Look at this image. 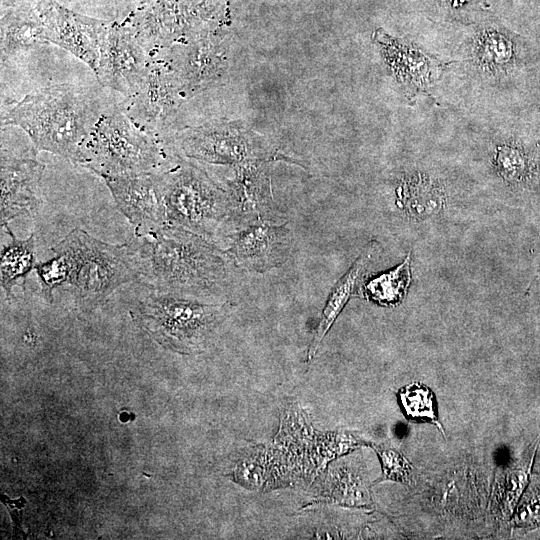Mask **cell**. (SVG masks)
Returning a JSON list of instances; mask_svg holds the SVG:
<instances>
[{
  "label": "cell",
  "instance_id": "obj_1",
  "mask_svg": "<svg viewBox=\"0 0 540 540\" xmlns=\"http://www.w3.org/2000/svg\"><path fill=\"white\" fill-rule=\"evenodd\" d=\"M139 281L151 290L203 300L223 296L233 264L214 242L164 225L129 243Z\"/></svg>",
  "mask_w": 540,
  "mask_h": 540
},
{
  "label": "cell",
  "instance_id": "obj_2",
  "mask_svg": "<svg viewBox=\"0 0 540 540\" xmlns=\"http://www.w3.org/2000/svg\"><path fill=\"white\" fill-rule=\"evenodd\" d=\"M102 113L82 88L65 83L30 92L2 114L1 122L22 128L36 151L79 165L83 147Z\"/></svg>",
  "mask_w": 540,
  "mask_h": 540
},
{
  "label": "cell",
  "instance_id": "obj_3",
  "mask_svg": "<svg viewBox=\"0 0 540 540\" xmlns=\"http://www.w3.org/2000/svg\"><path fill=\"white\" fill-rule=\"evenodd\" d=\"M234 309L229 301L210 303L151 290L130 313L163 348L191 355L207 348L216 329Z\"/></svg>",
  "mask_w": 540,
  "mask_h": 540
},
{
  "label": "cell",
  "instance_id": "obj_4",
  "mask_svg": "<svg viewBox=\"0 0 540 540\" xmlns=\"http://www.w3.org/2000/svg\"><path fill=\"white\" fill-rule=\"evenodd\" d=\"M166 224L200 235L220 247L229 234L230 201L196 165L183 159L156 172Z\"/></svg>",
  "mask_w": 540,
  "mask_h": 540
},
{
  "label": "cell",
  "instance_id": "obj_5",
  "mask_svg": "<svg viewBox=\"0 0 540 540\" xmlns=\"http://www.w3.org/2000/svg\"><path fill=\"white\" fill-rule=\"evenodd\" d=\"M167 162L168 155L156 135L117 108L101 114L79 165L105 178L160 172Z\"/></svg>",
  "mask_w": 540,
  "mask_h": 540
},
{
  "label": "cell",
  "instance_id": "obj_6",
  "mask_svg": "<svg viewBox=\"0 0 540 540\" xmlns=\"http://www.w3.org/2000/svg\"><path fill=\"white\" fill-rule=\"evenodd\" d=\"M223 0H144L123 21L151 57L222 28Z\"/></svg>",
  "mask_w": 540,
  "mask_h": 540
},
{
  "label": "cell",
  "instance_id": "obj_7",
  "mask_svg": "<svg viewBox=\"0 0 540 540\" xmlns=\"http://www.w3.org/2000/svg\"><path fill=\"white\" fill-rule=\"evenodd\" d=\"M51 250L69 257L68 285L84 301L101 302L122 285L139 281L128 244L107 243L74 228Z\"/></svg>",
  "mask_w": 540,
  "mask_h": 540
},
{
  "label": "cell",
  "instance_id": "obj_8",
  "mask_svg": "<svg viewBox=\"0 0 540 540\" xmlns=\"http://www.w3.org/2000/svg\"><path fill=\"white\" fill-rule=\"evenodd\" d=\"M177 143L186 157L215 165L235 167L277 157V150L264 137L236 121L188 127L179 133Z\"/></svg>",
  "mask_w": 540,
  "mask_h": 540
},
{
  "label": "cell",
  "instance_id": "obj_9",
  "mask_svg": "<svg viewBox=\"0 0 540 540\" xmlns=\"http://www.w3.org/2000/svg\"><path fill=\"white\" fill-rule=\"evenodd\" d=\"M229 42L222 29L169 48L163 58L174 71L185 99L218 83L229 65Z\"/></svg>",
  "mask_w": 540,
  "mask_h": 540
},
{
  "label": "cell",
  "instance_id": "obj_10",
  "mask_svg": "<svg viewBox=\"0 0 540 540\" xmlns=\"http://www.w3.org/2000/svg\"><path fill=\"white\" fill-rule=\"evenodd\" d=\"M120 108L137 126L155 134L173 119L185 97L164 59L152 58L137 91Z\"/></svg>",
  "mask_w": 540,
  "mask_h": 540
},
{
  "label": "cell",
  "instance_id": "obj_11",
  "mask_svg": "<svg viewBox=\"0 0 540 540\" xmlns=\"http://www.w3.org/2000/svg\"><path fill=\"white\" fill-rule=\"evenodd\" d=\"M269 162L234 167L235 173L225 188L230 201L229 234L261 222L284 223L273 199Z\"/></svg>",
  "mask_w": 540,
  "mask_h": 540
},
{
  "label": "cell",
  "instance_id": "obj_12",
  "mask_svg": "<svg viewBox=\"0 0 540 540\" xmlns=\"http://www.w3.org/2000/svg\"><path fill=\"white\" fill-rule=\"evenodd\" d=\"M293 242L292 231L286 222H261L228 234L223 240V250L237 267L264 273L288 260Z\"/></svg>",
  "mask_w": 540,
  "mask_h": 540
},
{
  "label": "cell",
  "instance_id": "obj_13",
  "mask_svg": "<svg viewBox=\"0 0 540 540\" xmlns=\"http://www.w3.org/2000/svg\"><path fill=\"white\" fill-rule=\"evenodd\" d=\"M152 58L124 22H112L95 75L103 86L129 97L142 83Z\"/></svg>",
  "mask_w": 540,
  "mask_h": 540
},
{
  "label": "cell",
  "instance_id": "obj_14",
  "mask_svg": "<svg viewBox=\"0 0 540 540\" xmlns=\"http://www.w3.org/2000/svg\"><path fill=\"white\" fill-rule=\"evenodd\" d=\"M48 44H55L87 64L95 73L112 22L79 14L56 1L39 10Z\"/></svg>",
  "mask_w": 540,
  "mask_h": 540
},
{
  "label": "cell",
  "instance_id": "obj_15",
  "mask_svg": "<svg viewBox=\"0 0 540 540\" xmlns=\"http://www.w3.org/2000/svg\"><path fill=\"white\" fill-rule=\"evenodd\" d=\"M119 211L133 226L135 237L166 225L155 173L103 178Z\"/></svg>",
  "mask_w": 540,
  "mask_h": 540
},
{
  "label": "cell",
  "instance_id": "obj_16",
  "mask_svg": "<svg viewBox=\"0 0 540 540\" xmlns=\"http://www.w3.org/2000/svg\"><path fill=\"white\" fill-rule=\"evenodd\" d=\"M45 166L1 150V227L17 217H35L42 206L40 182Z\"/></svg>",
  "mask_w": 540,
  "mask_h": 540
},
{
  "label": "cell",
  "instance_id": "obj_17",
  "mask_svg": "<svg viewBox=\"0 0 540 540\" xmlns=\"http://www.w3.org/2000/svg\"><path fill=\"white\" fill-rule=\"evenodd\" d=\"M374 41L397 82L411 92L426 91L438 78L441 64L413 43L379 29Z\"/></svg>",
  "mask_w": 540,
  "mask_h": 540
},
{
  "label": "cell",
  "instance_id": "obj_18",
  "mask_svg": "<svg viewBox=\"0 0 540 540\" xmlns=\"http://www.w3.org/2000/svg\"><path fill=\"white\" fill-rule=\"evenodd\" d=\"M518 41L512 33L495 23L481 24L473 34L470 60L485 76L500 79L519 66Z\"/></svg>",
  "mask_w": 540,
  "mask_h": 540
},
{
  "label": "cell",
  "instance_id": "obj_19",
  "mask_svg": "<svg viewBox=\"0 0 540 540\" xmlns=\"http://www.w3.org/2000/svg\"><path fill=\"white\" fill-rule=\"evenodd\" d=\"M1 58L48 44L42 16L35 3L1 8Z\"/></svg>",
  "mask_w": 540,
  "mask_h": 540
},
{
  "label": "cell",
  "instance_id": "obj_20",
  "mask_svg": "<svg viewBox=\"0 0 540 540\" xmlns=\"http://www.w3.org/2000/svg\"><path fill=\"white\" fill-rule=\"evenodd\" d=\"M377 252V242L371 241L368 243L359 253L349 269L331 289L317 324L313 340L308 349V361H311L317 354L322 340L355 292L359 281L370 266L371 261L374 259Z\"/></svg>",
  "mask_w": 540,
  "mask_h": 540
},
{
  "label": "cell",
  "instance_id": "obj_21",
  "mask_svg": "<svg viewBox=\"0 0 540 540\" xmlns=\"http://www.w3.org/2000/svg\"><path fill=\"white\" fill-rule=\"evenodd\" d=\"M396 195L398 207L415 218H427L438 213L445 202L442 186L420 173L405 176Z\"/></svg>",
  "mask_w": 540,
  "mask_h": 540
},
{
  "label": "cell",
  "instance_id": "obj_22",
  "mask_svg": "<svg viewBox=\"0 0 540 540\" xmlns=\"http://www.w3.org/2000/svg\"><path fill=\"white\" fill-rule=\"evenodd\" d=\"M11 237L8 244L2 245L0 255V283L6 298L13 295V288L25 281L29 273L35 269V238L32 233L24 240L18 239L9 228L4 227Z\"/></svg>",
  "mask_w": 540,
  "mask_h": 540
},
{
  "label": "cell",
  "instance_id": "obj_23",
  "mask_svg": "<svg viewBox=\"0 0 540 540\" xmlns=\"http://www.w3.org/2000/svg\"><path fill=\"white\" fill-rule=\"evenodd\" d=\"M492 160L496 173L511 185H527L537 177L538 162L535 155L516 140L496 143Z\"/></svg>",
  "mask_w": 540,
  "mask_h": 540
},
{
  "label": "cell",
  "instance_id": "obj_24",
  "mask_svg": "<svg viewBox=\"0 0 540 540\" xmlns=\"http://www.w3.org/2000/svg\"><path fill=\"white\" fill-rule=\"evenodd\" d=\"M397 398L401 411L408 420L434 424L444 433L435 394L428 386L420 382L410 383L398 390Z\"/></svg>",
  "mask_w": 540,
  "mask_h": 540
},
{
  "label": "cell",
  "instance_id": "obj_25",
  "mask_svg": "<svg viewBox=\"0 0 540 540\" xmlns=\"http://www.w3.org/2000/svg\"><path fill=\"white\" fill-rule=\"evenodd\" d=\"M410 282V256L391 271L370 280L364 287L366 296L384 306L398 304L407 292Z\"/></svg>",
  "mask_w": 540,
  "mask_h": 540
},
{
  "label": "cell",
  "instance_id": "obj_26",
  "mask_svg": "<svg viewBox=\"0 0 540 540\" xmlns=\"http://www.w3.org/2000/svg\"><path fill=\"white\" fill-rule=\"evenodd\" d=\"M51 251L54 256L46 261L37 262L34 269L39 278L42 292L49 301H53L54 290L68 285L71 273V263L67 254L60 250Z\"/></svg>",
  "mask_w": 540,
  "mask_h": 540
},
{
  "label": "cell",
  "instance_id": "obj_27",
  "mask_svg": "<svg viewBox=\"0 0 540 540\" xmlns=\"http://www.w3.org/2000/svg\"><path fill=\"white\" fill-rule=\"evenodd\" d=\"M425 12L438 18L469 20L481 15L482 0H413Z\"/></svg>",
  "mask_w": 540,
  "mask_h": 540
},
{
  "label": "cell",
  "instance_id": "obj_28",
  "mask_svg": "<svg viewBox=\"0 0 540 540\" xmlns=\"http://www.w3.org/2000/svg\"><path fill=\"white\" fill-rule=\"evenodd\" d=\"M382 464L383 478L401 483H409L413 467L399 451L392 447L373 445Z\"/></svg>",
  "mask_w": 540,
  "mask_h": 540
},
{
  "label": "cell",
  "instance_id": "obj_29",
  "mask_svg": "<svg viewBox=\"0 0 540 540\" xmlns=\"http://www.w3.org/2000/svg\"><path fill=\"white\" fill-rule=\"evenodd\" d=\"M528 471L529 469L514 470L507 479L506 505L509 510L513 509L519 495L527 483Z\"/></svg>",
  "mask_w": 540,
  "mask_h": 540
},
{
  "label": "cell",
  "instance_id": "obj_30",
  "mask_svg": "<svg viewBox=\"0 0 540 540\" xmlns=\"http://www.w3.org/2000/svg\"><path fill=\"white\" fill-rule=\"evenodd\" d=\"M23 2H31L36 4V0H1V8L8 7Z\"/></svg>",
  "mask_w": 540,
  "mask_h": 540
},
{
  "label": "cell",
  "instance_id": "obj_31",
  "mask_svg": "<svg viewBox=\"0 0 540 540\" xmlns=\"http://www.w3.org/2000/svg\"><path fill=\"white\" fill-rule=\"evenodd\" d=\"M56 0H36V7L38 10L45 8Z\"/></svg>",
  "mask_w": 540,
  "mask_h": 540
}]
</instances>
